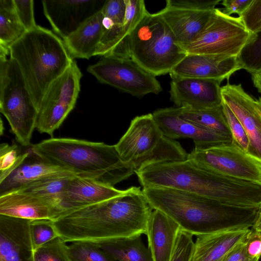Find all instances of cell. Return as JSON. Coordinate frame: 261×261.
Segmentation results:
<instances>
[{
  "mask_svg": "<svg viewBox=\"0 0 261 261\" xmlns=\"http://www.w3.org/2000/svg\"><path fill=\"white\" fill-rule=\"evenodd\" d=\"M153 208L140 187L64 214L53 221L65 242L98 241L146 234Z\"/></svg>",
  "mask_w": 261,
  "mask_h": 261,
  "instance_id": "1",
  "label": "cell"
},
{
  "mask_svg": "<svg viewBox=\"0 0 261 261\" xmlns=\"http://www.w3.org/2000/svg\"><path fill=\"white\" fill-rule=\"evenodd\" d=\"M136 174L143 188L173 189L235 206H261V185L213 173L188 158L151 165Z\"/></svg>",
  "mask_w": 261,
  "mask_h": 261,
  "instance_id": "2",
  "label": "cell"
},
{
  "mask_svg": "<svg viewBox=\"0 0 261 261\" xmlns=\"http://www.w3.org/2000/svg\"><path fill=\"white\" fill-rule=\"evenodd\" d=\"M142 191L153 210L172 219L193 236L251 228L259 208L235 206L195 194L170 188L146 187Z\"/></svg>",
  "mask_w": 261,
  "mask_h": 261,
  "instance_id": "3",
  "label": "cell"
},
{
  "mask_svg": "<svg viewBox=\"0 0 261 261\" xmlns=\"http://www.w3.org/2000/svg\"><path fill=\"white\" fill-rule=\"evenodd\" d=\"M46 162L76 176L113 187L134 173L118 153L115 145L72 138H51L31 145Z\"/></svg>",
  "mask_w": 261,
  "mask_h": 261,
  "instance_id": "4",
  "label": "cell"
},
{
  "mask_svg": "<svg viewBox=\"0 0 261 261\" xmlns=\"http://www.w3.org/2000/svg\"><path fill=\"white\" fill-rule=\"evenodd\" d=\"M9 51L38 111L49 86L69 68L73 59L63 40L39 25L27 31L10 46Z\"/></svg>",
  "mask_w": 261,
  "mask_h": 261,
  "instance_id": "5",
  "label": "cell"
},
{
  "mask_svg": "<svg viewBox=\"0 0 261 261\" xmlns=\"http://www.w3.org/2000/svg\"><path fill=\"white\" fill-rule=\"evenodd\" d=\"M129 57L154 76L169 73L187 53L158 12L148 11L129 34Z\"/></svg>",
  "mask_w": 261,
  "mask_h": 261,
  "instance_id": "6",
  "label": "cell"
},
{
  "mask_svg": "<svg viewBox=\"0 0 261 261\" xmlns=\"http://www.w3.org/2000/svg\"><path fill=\"white\" fill-rule=\"evenodd\" d=\"M115 145L122 161L135 173L151 165L184 161L188 156L179 142L163 134L152 114L135 117Z\"/></svg>",
  "mask_w": 261,
  "mask_h": 261,
  "instance_id": "7",
  "label": "cell"
},
{
  "mask_svg": "<svg viewBox=\"0 0 261 261\" xmlns=\"http://www.w3.org/2000/svg\"><path fill=\"white\" fill-rule=\"evenodd\" d=\"M0 111L17 141L23 146L30 145L37 109L17 63L11 57H0Z\"/></svg>",
  "mask_w": 261,
  "mask_h": 261,
  "instance_id": "8",
  "label": "cell"
},
{
  "mask_svg": "<svg viewBox=\"0 0 261 261\" xmlns=\"http://www.w3.org/2000/svg\"><path fill=\"white\" fill-rule=\"evenodd\" d=\"M255 36L246 28L240 17L227 15L216 8L204 28L185 50L187 54L238 57Z\"/></svg>",
  "mask_w": 261,
  "mask_h": 261,
  "instance_id": "9",
  "label": "cell"
},
{
  "mask_svg": "<svg viewBox=\"0 0 261 261\" xmlns=\"http://www.w3.org/2000/svg\"><path fill=\"white\" fill-rule=\"evenodd\" d=\"M87 70L100 83L136 97L159 94L162 88L156 76L148 72L132 58L109 55Z\"/></svg>",
  "mask_w": 261,
  "mask_h": 261,
  "instance_id": "10",
  "label": "cell"
},
{
  "mask_svg": "<svg viewBox=\"0 0 261 261\" xmlns=\"http://www.w3.org/2000/svg\"><path fill=\"white\" fill-rule=\"evenodd\" d=\"M82 73L73 60L69 68L47 89L37 111L36 129L51 137L74 108Z\"/></svg>",
  "mask_w": 261,
  "mask_h": 261,
  "instance_id": "11",
  "label": "cell"
},
{
  "mask_svg": "<svg viewBox=\"0 0 261 261\" xmlns=\"http://www.w3.org/2000/svg\"><path fill=\"white\" fill-rule=\"evenodd\" d=\"M188 159L213 173L261 185V164L233 141L205 149L194 148Z\"/></svg>",
  "mask_w": 261,
  "mask_h": 261,
  "instance_id": "12",
  "label": "cell"
},
{
  "mask_svg": "<svg viewBox=\"0 0 261 261\" xmlns=\"http://www.w3.org/2000/svg\"><path fill=\"white\" fill-rule=\"evenodd\" d=\"M220 2L168 0L164 8L158 13L185 50L204 28L213 11Z\"/></svg>",
  "mask_w": 261,
  "mask_h": 261,
  "instance_id": "13",
  "label": "cell"
},
{
  "mask_svg": "<svg viewBox=\"0 0 261 261\" xmlns=\"http://www.w3.org/2000/svg\"><path fill=\"white\" fill-rule=\"evenodd\" d=\"M222 102L239 120L246 133L247 154L261 164V107L257 99L247 93L242 84L227 82L221 88Z\"/></svg>",
  "mask_w": 261,
  "mask_h": 261,
  "instance_id": "14",
  "label": "cell"
},
{
  "mask_svg": "<svg viewBox=\"0 0 261 261\" xmlns=\"http://www.w3.org/2000/svg\"><path fill=\"white\" fill-rule=\"evenodd\" d=\"M125 3L126 16L103 15V32L95 56L129 57L126 48L127 38L147 11L143 0H125Z\"/></svg>",
  "mask_w": 261,
  "mask_h": 261,
  "instance_id": "15",
  "label": "cell"
},
{
  "mask_svg": "<svg viewBox=\"0 0 261 261\" xmlns=\"http://www.w3.org/2000/svg\"><path fill=\"white\" fill-rule=\"evenodd\" d=\"M103 0H44V14L54 31L66 39L84 22L100 11Z\"/></svg>",
  "mask_w": 261,
  "mask_h": 261,
  "instance_id": "16",
  "label": "cell"
},
{
  "mask_svg": "<svg viewBox=\"0 0 261 261\" xmlns=\"http://www.w3.org/2000/svg\"><path fill=\"white\" fill-rule=\"evenodd\" d=\"M171 79L170 100L177 107L201 110L222 106L221 82L189 77Z\"/></svg>",
  "mask_w": 261,
  "mask_h": 261,
  "instance_id": "17",
  "label": "cell"
},
{
  "mask_svg": "<svg viewBox=\"0 0 261 261\" xmlns=\"http://www.w3.org/2000/svg\"><path fill=\"white\" fill-rule=\"evenodd\" d=\"M152 114L166 137L172 140L190 138L194 143V149H205L232 142L231 138L209 131L182 118L179 108L160 109Z\"/></svg>",
  "mask_w": 261,
  "mask_h": 261,
  "instance_id": "18",
  "label": "cell"
},
{
  "mask_svg": "<svg viewBox=\"0 0 261 261\" xmlns=\"http://www.w3.org/2000/svg\"><path fill=\"white\" fill-rule=\"evenodd\" d=\"M125 192L93 179L74 176L68 181L61 197L59 217L74 210L118 196Z\"/></svg>",
  "mask_w": 261,
  "mask_h": 261,
  "instance_id": "19",
  "label": "cell"
},
{
  "mask_svg": "<svg viewBox=\"0 0 261 261\" xmlns=\"http://www.w3.org/2000/svg\"><path fill=\"white\" fill-rule=\"evenodd\" d=\"M242 69L238 57L187 54L169 73L171 78L189 77L222 82Z\"/></svg>",
  "mask_w": 261,
  "mask_h": 261,
  "instance_id": "20",
  "label": "cell"
},
{
  "mask_svg": "<svg viewBox=\"0 0 261 261\" xmlns=\"http://www.w3.org/2000/svg\"><path fill=\"white\" fill-rule=\"evenodd\" d=\"M31 221L0 215V261H34Z\"/></svg>",
  "mask_w": 261,
  "mask_h": 261,
  "instance_id": "21",
  "label": "cell"
},
{
  "mask_svg": "<svg viewBox=\"0 0 261 261\" xmlns=\"http://www.w3.org/2000/svg\"><path fill=\"white\" fill-rule=\"evenodd\" d=\"M27 151V156L21 163L0 181V195L42 178L76 176L71 172L46 162L33 152L31 147Z\"/></svg>",
  "mask_w": 261,
  "mask_h": 261,
  "instance_id": "22",
  "label": "cell"
},
{
  "mask_svg": "<svg viewBox=\"0 0 261 261\" xmlns=\"http://www.w3.org/2000/svg\"><path fill=\"white\" fill-rule=\"evenodd\" d=\"M179 225L167 215L153 210L149 218L146 235L153 261H170L174 249Z\"/></svg>",
  "mask_w": 261,
  "mask_h": 261,
  "instance_id": "23",
  "label": "cell"
},
{
  "mask_svg": "<svg viewBox=\"0 0 261 261\" xmlns=\"http://www.w3.org/2000/svg\"><path fill=\"white\" fill-rule=\"evenodd\" d=\"M0 215L29 219H50L58 218L56 208L38 196L18 191L0 195Z\"/></svg>",
  "mask_w": 261,
  "mask_h": 261,
  "instance_id": "24",
  "label": "cell"
},
{
  "mask_svg": "<svg viewBox=\"0 0 261 261\" xmlns=\"http://www.w3.org/2000/svg\"><path fill=\"white\" fill-rule=\"evenodd\" d=\"M250 230L232 229L197 236L190 261H219L231 249L244 242Z\"/></svg>",
  "mask_w": 261,
  "mask_h": 261,
  "instance_id": "25",
  "label": "cell"
},
{
  "mask_svg": "<svg viewBox=\"0 0 261 261\" xmlns=\"http://www.w3.org/2000/svg\"><path fill=\"white\" fill-rule=\"evenodd\" d=\"M103 15L101 10L63 40L73 59H88L95 56L103 32Z\"/></svg>",
  "mask_w": 261,
  "mask_h": 261,
  "instance_id": "26",
  "label": "cell"
},
{
  "mask_svg": "<svg viewBox=\"0 0 261 261\" xmlns=\"http://www.w3.org/2000/svg\"><path fill=\"white\" fill-rule=\"evenodd\" d=\"M142 235L98 241L95 243L117 261H153Z\"/></svg>",
  "mask_w": 261,
  "mask_h": 261,
  "instance_id": "27",
  "label": "cell"
},
{
  "mask_svg": "<svg viewBox=\"0 0 261 261\" xmlns=\"http://www.w3.org/2000/svg\"><path fill=\"white\" fill-rule=\"evenodd\" d=\"M179 115L182 118L200 127L232 138L223 111L222 105L201 110H192L179 108Z\"/></svg>",
  "mask_w": 261,
  "mask_h": 261,
  "instance_id": "28",
  "label": "cell"
},
{
  "mask_svg": "<svg viewBox=\"0 0 261 261\" xmlns=\"http://www.w3.org/2000/svg\"><path fill=\"white\" fill-rule=\"evenodd\" d=\"M17 15L14 0H0V46H10L25 32Z\"/></svg>",
  "mask_w": 261,
  "mask_h": 261,
  "instance_id": "29",
  "label": "cell"
},
{
  "mask_svg": "<svg viewBox=\"0 0 261 261\" xmlns=\"http://www.w3.org/2000/svg\"><path fill=\"white\" fill-rule=\"evenodd\" d=\"M73 176L44 178L30 182L16 191L31 194L47 201L56 208L58 218L61 197L68 181Z\"/></svg>",
  "mask_w": 261,
  "mask_h": 261,
  "instance_id": "30",
  "label": "cell"
},
{
  "mask_svg": "<svg viewBox=\"0 0 261 261\" xmlns=\"http://www.w3.org/2000/svg\"><path fill=\"white\" fill-rule=\"evenodd\" d=\"M68 246L71 261H117L95 243L77 241Z\"/></svg>",
  "mask_w": 261,
  "mask_h": 261,
  "instance_id": "31",
  "label": "cell"
},
{
  "mask_svg": "<svg viewBox=\"0 0 261 261\" xmlns=\"http://www.w3.org/2000/svg\"><path fill=\"white\" fill-rule=\"evenodd\" d=\"M238 59L242 69L251 75L261 71V33L243 48Z\"/></svg>",
  "mask_w": 261,
  "mask_h": 261,
  "instance_id": "32",
  "label": "cell"
},
{
  "mask_svg": "<svg viewBox=\"0 0 261 261\" xmlns=\"http://www.w3.org/2000/svg\"><path fill=\"white\" fill-rule=\"evenodd\" d=\"M34 261H71L68 245L60 237L34 250Z\"/></svg>",
  "mask_w": 261,
  "mask_h": 261,
  "instance_id": "33",
  "label": "cell"
},
{
  "mask_svg": "<svg viewBox=\"0 0 261 261\" xmlns=\"http://www.w3.org/2000/svg\"><path fill=\"white\" fill-rule=\"evenodd\" d=\"M27 150L21 153L16 144L4 143L0 145V181L4 179L23 161Z\"/></svg>",
  "mask_w": 261,
  "mask_h": 261,
  "instance_id": "34",
  "label": "cell"
},
{
  "mask_svg": "<svg viewBox=\"0 0 261 261\" xmlns=\"http://www.w3.org/2000/svg\"><path fill=\"white\" fill-rule=\"evenodd\" d=\"M30 230L34 250L59 237L53 221L50 219L31 220Z\"/></svg>",
  "mask_w": 261,
  "mask_h": 261,
  "instance_id": "35",
  "label": "cell"
},
{
  "mask_svg": "<svg viewBox=\"0 0 261 261\" xmlns=\"http://www.w3.org/2000/svg\"><path fill=\"white\" fill-rule=\"evenodd\" d=\"M222 105L223 111L231 134L232 141L247 153L249 146V140L243 126L226 104L222 102Z\"/></svg>",
  "mask_w": 261,
  "mask_h": 261,
  "instance_id": "36",
  "label": "cell"
},
{
  "mask_svg": "<svg viewBox=\"0 0 261 261\" xmlns=\"http://www.w3.org/2000/svg\"><path fill=\"white\" fill-rule=\"evenodd\" d=\"M194 244L193 236L180 229L170 261H190L193 252Z\"/></svg>",
  "mask_w": 261,
  "mask_h": 261,
  "instance_id": "37",
  "label": "cell"
},
{
  "mask_svg": "<svg viewBox=\"0 0 261 261\" xmlns=\"http://www.w3.org/2000/svg\"><path fill=\"white\" fill-rule=\"evenodd\" d=\"M240 17L251 33H261V0H252Z\"/></svg>",
  "mask_w": 261,
  "mask_h": 261,
  "instance_id": "38",
  "label": "cell"
},
{
  "mask_svg": "<svg viewBox=\"0 0 261 261\" xmlns=\"http://www.w3.org/2000/svg\"><path fill=\"white\" fill-rule=\"evenodd\" d=\"M18 18L27 31L37 25L34 15V1L32 0H14Z\"/></svg>",
  "mask_w": 261,
  "mask_h": 261,
  "instance_id": "39",
  "label": "cell"
},
{
  "mask_svg": "<svg viewBox=\"0 0 261 261\" xmlns=\"http://www.w3.org/2000/svg\"><path fill=\"white\" fill-rule=\"evenodd\" d=\"M245 245L248 254L253 258H261V233L251 228Z\"/></svg>",
  "mask_w": 261,
  "mask_h": 261,
  "instance_id": "40",
  "label": "cell"
},
{
  "mask_svg": "<svg viewBox=\"0 0 261 261\" xmlns=\"http://www.w3.org/2000/svg\"><path fill=\"white\" fill-rule=\"evenodd\" d=\"M245 242L231 249L219 261H259V259L253 258L248 254Z\"/></svg>",
  "mask_w": 261,
  "mask_h": 261,
  "instance_id": "41",
  "label": "cell"
},
{
  "mask_svg": "<svg viewBox=\"0 0 261 261\" xmlns=\"http://www.w3.org/2000/svg\"><path fill=\"white\" fill-rule=\"evenodd\" d=\"M252 0H223L221 5L224 7L223 12L227 15L237 14L239 16L244 12Z\"/></svg>",
  "mask_w": 261,
  "mask_h": 261,
  "instance_id": "42",
  "label": "cell"
},
{
  "mask_svg": "<svg viewBox=\"0 0 261 261\" xmlns=\"http://www.w3.org/2000/svg\"><path fill=\"white\" fill-rule=\"evenodd\" d=\"M253 85L258 92L261 93V71L252 74Z\"/></svg>",
  "mask_w": 261,
  "mask_h": 261,
  "instance_id": "43",
  "label": "cell"
},
{
  "mask_svg": "<svg viewBox=\"0 0 261 261\" xmlns=\"http://www.w3.org/2000/svg\"><path fill=\"white\" fill-rule=\"evenodd\" d=\"M252 228L261 233V213H259L255 222Z\"/></svg>",
  "mask_w": 261,
  "mask_h": 261,
  "instance_id": "44",
  "label": "cell"
},
{
  "mask_svg": "<svg viewBox=\"0 0 261 261\" xmlns=\"http://www.w3.org/2000/svg\"><path fill=\"white\" fill-rule=\"evenodd\" d=\"M257 100L261 107V97H259L258 99H257Z\"/></svg>",
  "mask_w": 261,
  "mask_h": 261,
  "instance_id": "45",
  "label": "cell"
},
{
  "mask_svg": "<svg viewBox=\"0 0 261 261\" xmlns=\"http://www.w3.org/2000/svg\"><path fill=\"white\" fill-rule=\"evenodd\" d=\"M259 212H260V213H261V207H260V208Z\"/></svg>",
  "mask_w": 261,
  "mask_h": 261,
  "instance_id": "46",
  "label": "cell"
}]
</instances>
